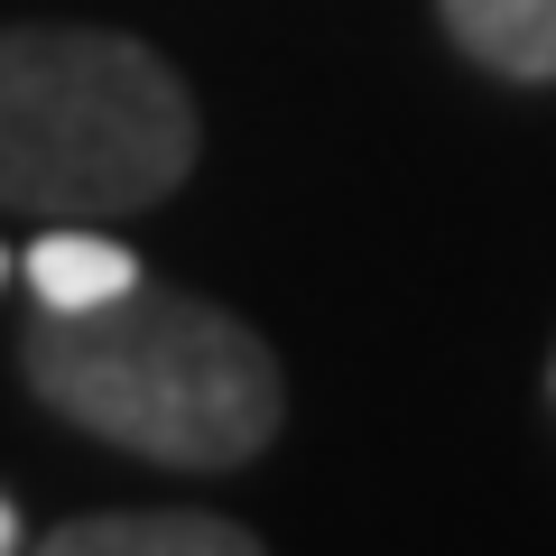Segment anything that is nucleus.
Instances as JSON below:
<instances>
[{
	"label": "nucleus",
	"mask_w": 556,
	"mask_h": 556,
	"mask_svg": "<svg viewBox=\"0 0 556 556\" xmlns=\"http://www.w3.org/2000/svg\"><path fill=\"white\" fill-rule=\"evenodd\" d=\"M0 288H10V251H0Z\"/></svg>",
	"instance_id": "0eeeda50"
},
{
	"label": "nucleus",
	"mask_w": 556,
	"mask_h": 556,
	"mask_svg": "<svg viewBox=\"0 0 556 556\" xmlns=\"http://www.w3.org/2000/svg\"><path fill=\"white\" fill-rule=\"evenodd\" d=\"M20 556H260V538L214 510H93Z\"/></svg>",
	"instance_id": "7ed1b4c3"
},
{
	"label": "nucleus",
	"mask_w": 556,
	"mask_h": 556,
	"mask_svg": "<svg viewBox=\"0 0 556 556\" xmlns=\"http://www.w3.org/2000/svg\"><path fill=\"white\" fill-rule=\"evenodd\" d=\"M20 371L65 427L121 445L167 473H232L288 417L278 353L186 288H121L75 316H38L20 343Z\"/></svg>",
	"instance_id": "f257e3e1"
},
{
	"label": "nucleus",
	"mask_w": 556,
	"mask_h": 556,
	"mask_svg": "<svg viewBox=\"0 0 556 556\" xmlns=\"http://www.w3.org/2000/svg\"><path fill=\"white\" fill-rule=\"evenodd\" d=\"M20 269H28V288H38V316H75V306H102V298H121V288L149 278L121 241H102L93 223H47Z\"/></svg>",
	"instance_id": "39448f33"
},
{
	"label": "nucleus",
	"mask_w": 556,
	"mask_h": 556,
	"mask_svg": "<svg viewBox=\"0 0 556 556\" xmlns=\"http://www.w3.org/2000/svg\"><path fill=\"white\" fill-rule=\"evenodd\" d=\"M195 167L177 65L112 28H0V204L47 223H121Z\"/></svg>",
	"instance_id": "f03ea898"
},
{
	"label": "nucleus",
	"mask_w": 556,
	"mask_h": 556,
	"mask_svg": "<svg viewBox=\"0 0 556 556\" xmlns=\"http://www.w3.org/2000/svg\"><path fill=\"white\" fill-rule=\"evenodd\" d=\"M445 38L510 84H556V0H437Z\"/></svg>",
	"instance_id": "20e7f679"
},
{
	"label": "nucleus",
	"mask_w": 556,
	"mask_h": 556,
	"mask_svg": "<svg viewBox=\"0 0 556 556\" xmlns=\"http://www.w3.org/2000/svg\"><path fill=\"white\" fill-rule=\"evenodd\" d=\"M0 556H20V510L0 501Z\"/></svg>",
	"instance_id": "423d86ee"
}]
</instances>
